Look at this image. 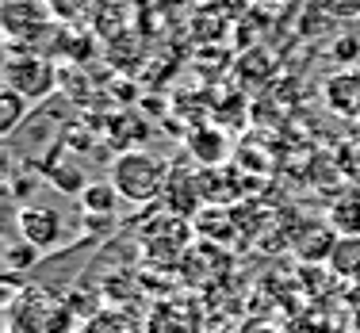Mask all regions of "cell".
<instances>
[{"label":"cell","instance_id":"9","mask_svg":"<svg viewBox=\"0 0 360 333\" xmlns=\"http://www.w3.org/2000/svg\"><path fill=\"white\" fill-rule=\"evenodd\" d=\"M188 153H192L195 161H203V165H215L222 169V157L230 153V142L222 138L219 131H195V134H188Z\"/></svg>","mask_w":360,"mask_h":333},{"label":"cell","instance_id":"17","mask_svg":"<svg viewBox=\"0 0 360 333\" xmlns=\"http://www.w3.org/2000/svg\"><path fill=\"white\" fill-rule=\"evenodd\" d=\"M356 15H360V0H356Z\"/></svg>","mask_w":360,"mask_h":333},{"label":"cell","instance_id":"6","mask_svg":"<svg viewBox=\"0 0 360 333\" xmlns=\"http://www.w3.org/2000/svg\"><path fill=\"white\" fill-rule=\"evenodd\" d=\"M200 329H203L200 311H195V303H184V299H165L150 314V333H200Z\"/></svg>","mask_w":360,"mask_h":333},{"label":"cell","instance_id":"16","mask_svg":"<svg viewBox=\"0 0 360 333\" xmlns=\"http://www.w3.org/2000/svg\"><path fill=\"white\" fill-rule=\"evenodd\" d=\"M353 134H356V146H360V123H353Z\"/></svg>","mask_w":360,"mask_h":333},{"label":"cell","instance_id":"13","mask_svg":"<svg viewBox=\"0 0 360 333\" xmlns=\"http://www.w3.org/2000/svg\"><path fill=\"white\" fill-rule=\"evenodd\" d=\"M39 253H42V249H35L31 242H8V245H4V264H8L12 272H23V268H31V264L39 261Z\"/></svg>","mask_w":360,"mask_h":333},{"label":"cell","instance_id":"7","mask_svg":"<svg viewBox=\"0 0 360 333\" xmlns=\"http://www.w3.org/2000/svg\"><path fill=\"white\" fill-rule=\"evenodd\" d=\"M330 226L338 237H356L360 234V184H349L345 192L330 203Z\"/></svg>","mask_w":360,"mask_h":333},{"label":"cell","instance_id":"5","mask_svg":"<svg viewBox=\"0 0 360 333\" xmlns=\"http://www.w3.org/2000/svg\"><path fill=\"white\" fill-rule=\"evenodd\" d=\"M322 100L333 115L349 119V123H360V70L356 65H341L338 73L326 77Z\"/></svg>","mask_w":360,"mask_h":333},{"label":"cell","instance_id":"8","mask_svg":"<svg viewBox=\"0 0 360 333\" xmlns=\"http://www.w3.org/2000/svg\"><path fill=\"white\" fill-rule=\"evenodd\" d=\"M326 264H330V272L338 280L360 287V234L356 237H338V245H333V253Z\"/></svg>","mask_w":360,"mask_h":333},{"label":"cell","instance_id":"12","mask_svg":"<svg viewBox=\"0 0 360 333\" xmlns=\"http://www.w3.org/2000/svg\"><path fill=\"white\" fill-rule=\"evenodd\" d=\"M50 4V15H54L62 27H73V23H81L89 12H96L100 0H46Z\"/></svg>","mask_w":360,"mask_h":333},{"label":"cell","instance_id":"14","mask_svg":"<svg viewBox=\"0 0 360 333\" xmlns=\"http://www.w3.org/2000/svg\"><path fill=\"white\" fill-rule=\"evenodd\" d=\"M330 15H356V0H314Z\"/></svg>","mask_w":360,"mask_h":333},{"label":"cell","instance_id":"10","mask_svg":"<svg viewBox=\"0 0 360 333\" xmlns=\"http://www.w3.org/2000/svg\"><path fill=\"white\" fill-rule=\"evenodd\" d=\"M31 107H35V104H31V100H23L20 92H12V89L0 92V134H4V138H12V134L31 119Z\"/></svg>","mask_w":360,"mask_h":333},{"label":"cell","instance_id":"4","mask_svg":"<svg viewBox=\"0 0 360 333\" xmlns=\"http://www.w3.org/2000/svg\"><path fill=\"white\" fill-rule=\"evenodd\" d=\"M15 226H20V237L23 242H31L35 249H54L58 242L65 237V218L58 207H46V203H27V207H20V215H15Z\"/></svg>","mask_w":360,"mask_h":333},{"label":"cell","instance_id":"2","mask_svg":"<svg viewBox=\"0 0 360 333\" xmlns=\"http://www.w3.org/2000/svg\"><path fill=\"white\" fill-rule=\"evenodd\" d=\"M12 50V46H8ZM62 84V73L54 70L50 58H42L39 50H12L4 62V89L20 92L31 104H46L54 96V89Z\"/></svg>","mask_w":360,"mask_h":333},{"label":"cell","instance_id":"3","mask_svg":"<svg viewBox=\"0 0 360 333\" xmlns=\"http://www.w3.org/2000/svg\"><path fill=\"white\" fill-rule=\"evenodd\" d=\"M54 15L46 0H8L4 4V31L12 50H35V39L54 35Z\"/></svg>","mask_w":360,"mask_h":333},{"label":"cell","instance_id":"15","mask_svg":"<svg viewBox=\"0 0 360 333\" xmlns=\"http://www.w3.org/2000/svg\"><path fill=\"white\" fill-rule=\"evenodd\" d=\"M349 318H353V333H360V287H353L349 295Z\"/></svg>","mask_w":360,"mask_h":333},{"label":"cell","instance_id":"1","mask_svg":"<svg viewBox=\"0 0 360 333\" xmlns=\"http://www.w3.org/2000/svg\"><path fill=\"white\" fill-rule=\"evenodd\" d=\"M169 173H173V169L150 150H127L123 157L111 161V184H115L119 200L139 203V207L165 195Z\"/></svg>","mask_w":360,"mask_h":333},{"label":"cell","instance_id":"11","mask_svg":"<svg viewBox=\"0 0 360 333\" xmlns=\"http://www.w3.org/2000/svg\"><path fill=\"white\" fill-rule=\"evenodd\" d=\"M119 203H123V200H119V192H115V184H111V181H104V184H89V188L81 192V207L89 211V218H92V215L111 218V215L119 211Z\"/></svg>","mask_w":360,"mask_h":333}]
</instances>
